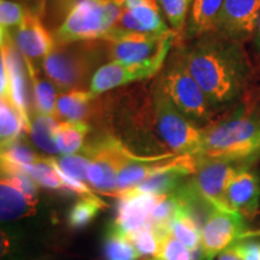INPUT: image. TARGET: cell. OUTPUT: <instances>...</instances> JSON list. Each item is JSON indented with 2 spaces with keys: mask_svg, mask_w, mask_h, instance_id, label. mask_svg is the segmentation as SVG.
<instances>
[{
  "mask_svg": "<svg viewBox=\"0 0 260 260\" xmlns=\"http://www.w3.org/2000/svg\"><path fill=\"white\" fill-rule=\"evenodd\" d=\"M174 30L157 34V32H140L123 30L112 27L102 40L107 46L110 59L123 63H141L154 58L162 48L172 45L176 38Z\"/></svg>",
  "mask_w": 260,
  "mask_h": 260,
  "instance_id": "obj_7",
  "label": "cell"
},
{
  "mask_svg": "<svg viewBox=\"0 0 260 260\" xmlns=\"http://www.w3.org/2000/svg\"><path fill=\"white\" fill-rule=\"evenodd\" d=\"M94 95L89 90L74 89L60 94L57 100V116L65 121L86 122L90 115Z\"/></svg>",
  "mask_w": 260,
  "mask_h": 260,
  "instance_id": "obj_19",
  "label": "cell"
},
{
  "mask_svg": "<svg viewBox=\"0 0 260 260\" xmlns=\"http://www.w3.org/2000/svg\"><path fill=\"white\" fill-rule=\"evenodd\" d=\"M122 6L116 0H75L54 32L57 45L102 40L118 21Z\"/></svg>",
  "mask_w": 260,
  "mask_h": 260,
  "instance_id": "obj_3",
  "label": "cell"
},
{
  "mask_svg": "<svg viewBox=\"0 0 260 260\" xmlns=\"http://www.w3.org/2000/svg\"><path fill=\"white\" fill-rule=\"evenodd\" d=\"M23 60L32 86V94H34V103L37 112L42 113V115L56 117L57 118L58 98L53 83L51 81L42 80L39 77L31 59L23 56Z\"/></svg>",
  "mask_w": 260,
  "mask_h": 260,
  "instance_id": "obj_20",
  "label": "cell"
},
{
  "mask_svg": "<svg viewBox=\"0 0 260 260\" xmlns=\"http://www.w3.org/2000/svg\"><path fill=\"white\" fill-rule=\"evenodd\" d=\"M0 93L2 98L10 99L11 98V79H10V73L8 67L4 61L2 60V68H0Z\"/></svg>",
  "mask_w": 260,
  "mask_h": 260,
  "instance_id": "obj_35",
  "label": "cell"
},
{
  "mask_svg": "<svg viewBox=\"0 0 260 260\" xmlns=\"http://www.w3.org/2000/svg\"><path fill=\"white\" fill-rule=\"evenodd\" d=\"M253 41H254V46L256 48V51L260 52V11H259L258 18H256L254 34H253Z\"/></svg>",
  "mask_w": 260,
  "mask_h": 260,
  "instance_id": "obj_37",
  "label": "cell"
},
{
  "mask_svg": "<svg viewBox=\"0 0 260 260\" xmlns=\"http://www.w3.org/2000/svg\"><path fill=\"white\" fill-rule=\"evenodd\" d=\"M56 159V158H54ZM58 167L70 177L80 181H88V169L90 165V159L79 154L61 155L56 159Z\"/></svg>",
  "mask_w": 260,
  "mask_h": 260,
  "instance_id": "obj_32",
  "label": "cell"
},
{
  "mask_svg": "<svg viewBox=\"0 0 260 260\" xmlns=\"http://www.w3.org/2000/svg\"><path fill=\"white\" fill-rule=\"evenodd\" d=\"M246 218L236 211L214 209L201 230V252L204 260H212L217 254L251 237H259L260 230L248 229Z\"/></svg>",
  "mask_w": 260,
  "mask_h": 260,
  "instance_id": "obj_8",
  "label": "cell"
},
{
  "mask_svg": "<svg viewBox=\"0 0 260 260\" xmlns=\"http://www.w3.org/2000/svg\"><path fill=\"white\" fill-rule=\"evenodd\" d=\"M58 124L59 122L57 121L56 117L42 115L39 112H37L31 122L30 135L32 142L42 152L50 155L60 153L56 136Z\"/></svg>",
  "mask_w": 260,
  "mask_h": 260,
  "instance_id": "obj_22",
  "label": "cell"
},
{
  "mask_svg": "<svg viewBox=\"0 0 260 260\" xmlns=\"http://www.w3.org/2000/svg\"><path fill=\"white\" fill-rule=\"evenodd\" d=\"M122 9L128 10L144 32L165 34L171 31L162 21L157 0H116Z\"/></svg>",
  "mask_w": 260,
  "mask_h": 260,
  "instance_id": "obj_18",
  "label": "cell"
},
{
  "mask_svg": "<svg viewBox=\"0 0 260 260\" xmlns=\"http://www.w3.org/2000/svg\"><path fill=\"white\" fill-rule=\"evenodd\" d=\"M37 198L29 197L23 191L17 189L6 178L2 177L0 183V214L3 222H11L35 212Z\"/></svg>",
  "mask_w": 260,
  "mask_h": 260,
  "instance_id": "obj_16",
  "label": "cell"
},
{
  "mask_svg": "<svg viewBox=\"0 0 260 260\" xmlns=\"http://www.w3.org/2000/svg\"><path fill=\"white\" fill-rule=\"evenodd\" d=\"M260 0H224L216 31L233 40L243 42L253 38Z\"/></svg>",
  "mask_w": 260,
  "mask_h": 260,
  "instance_id": "obj_12",
  "label": "cell"
},
{
  "mask_svg": "<svg viewBox=\"0 0 260 260\" xmlns=\"http://www.w3.org/2000/svg\"><path fill=\"white\" fill-rule=\"evenodd\" d=\"M218 260H243L241 252H240L239 248V243L220 253Z\"/></svg>",
  "mask_w": 260,
  "mask_h": 260,
  "instance_id": "obj_36",
  "label": "cell"
},
{
  "mask_svg": "<svg viewBox=\"0 0 260 260\" xmlns=\"http://www.w3.org/2000/svg\"><path fill=\"white\" fill-rule=\"evenodd\" d=\"M171 232L191 252L201 248V229L180 205L171 223Z\"/></svg>",
  "mask_w": 260,
  "mask_h": 260,
  "instance_id": "obj_24",
  "label": "cell"
},
{
  "mask_svg": "<svg viewBox=\"0 0 260 260\" xmlns=\"http://www.w3.org/2000/svg\"><path fill=\"white\" fill-rule=\"evenodd\" d=\"M226 199L233 210L247 219L259 213L260 177L251 167L243 168L232 178L226 188Z\"/></svg>",
  "mask_w": 260,
  "mask_h": 260,
  "instance_id": "obj_15",
  "label": "cell"
},
{
  "mask_svg": "<svg viewBox=\"0 0 260 260\" xmlns=\"http://www.w3.org/2000/svg\"><path fill=\"white\" fill-rule=\"evenodd\" d=\"M184 53L188 69L213 109L240 99L251 73L242 42L210 32L199 37Z\"/></svg>",
  "mask_w": 260,
  "mask_h": 260,
  "instance_id": "obj_1",
  "label": "cell"
},
{
  "mask_svg": "<svg viewBox=\"0 0 260 260\" xmlns=\"http://www.w3.org/2000/svg\"><path fill=\"white\" fill-rule=\"evenodd\" d=\"M27 11L23 6L11 0L0 2V32L2 38L12 37L15 30L19 28L25 17Z\"/></svg>",
  "mask_w": 260,
  "mask_h": 260,
  "instance_id": "obj_29",
  "label": "cell"
},
{
  "mask_svg": "<svg viewBox=\"0 0 260 260\" xmlns=\"http://www.w3.org/2000/svg\"><path fill=\"white\" fill-rule=\"evenodd\" d=\"M21 169L37 182L39 186L53 190L68 191L63 181L58 176L57 171L54 170V168L52 167V164L48 161L47 158H44L41 161L37 162V164L25 165V167H22Z\"/></svg>",
  "mask_w": 260,
  "mask_h": 260,
  "instance_id": "obj_25",
  "label": "cell"
},
{
  "mask_svg": "<svg viewBox=\"0 0 260 260\" xmlns=\"http://www.w3.org/2000/svg\"><path fill=\"white\" fill-rule=\"evenodd\" d=\"M152 104L159 136L176 155H194L203 140V128L172 103L160 77L152 86Z\"/></svg>",
  "mask_w": 260,
  "mask_h": 260,
  "instance_id": "obj_4",
  "label": "cell"
},
{
  "mask_svg": "<svg viewBox=\"0 0 260 260\" xmlns=\"http://www.w3.org/2000/svg\"><path fill=\"white\" fill-rule=\"evenodd\" d=\"M128 240L133 243V246L140 253V255H145L151 258V256L155 254V252L158 249L159 240L148 223L147 225L140 229L139 232L130 235Z\"/></svg>",
  "mask_w": 260,
  "mask_h": 260,
  "instance_id": "obj_33",
  "label": "cell"
},
{
  "mask_svg": "<svg viewBox=\"0 0 260 260\" xmlns=\"http://www.w3.org/2000/svg\"><path fill=\"white\" fill-rule=\"evenodd\" d=\"M243 260H260V239L251 237L239 243Z\"/></svg>",
  "mask_w": 260,
  "mask_h": 260,
  "instance_id": "obj_34",
  "label": "cell"
},
{
  "mask_svg": "<svg viewBox=\"0 0 260 260\" xmlns=\"http://www.w3.org/2000/svg\"><path fill=\"white\" fill-rule=\"evenodd\" d=\"M195 161L197 165H195L194 174L188 178L194 189L207 203L212 205L214 209L228 211V212L235 211L228 203V184L237 172L243 168H248V165L216 160V159L195 158Z\"/></svg>",
  "mask_w": 260,
  "mask_h": 260,
  "instance_id": "obj_10",
  "label": "cell"
},
{
  "mask_svg": "<svg viewBox=\"0 0 260 260\" xmlns=\"http://www.w3.org/2000/svg\"><path fill=\"white\" fill-rule=\"evenodd\" d=\"M146 260H194V254L170 232L159 240L155 254Z\"/></svg>",
  "mask_w": 260,
  "mask_h": 260,
  "instance_id": "obj_28",
  "label": "cell"
},
{
  "mask_svg": "<svg viewBox=\"0 0 260 260\" xmlns=\"http://www.w3.org/2000/svg\"><path fill=\"white\" fill-rule=\"evenodd\" d=\"M99 56L100 52L92 41L57 45L44 58L42 67L57 89L69 92L86 84Z\"/></svg>",
  "mask_w": 260,
  "mask_h": 260,
  "instance_id": "obj_5",
  "label": "cell"
},
{
  "mask_svg": "<svg viewBox=\"0 0 260 260\" xmlns=\"http://www.w3.org/2000/svg\"><path fill=\"white\" fill-rule=\"evenodd\" d=\"M52 2L57 3V4H59V5H64L65 3H68V2H69V0H52Z\"/></svg>",
  "mask_w": 260,
  "mask_h": 260,
  "instance_id": "obj_38",
  "label": "cell"
},
{
  "mask_svg": "<svg viewBox=\"0 0 260 260\" xmlns=\"http://www.w3.org/2000/svg\"><path fill=\"white\" fill-rule=\"evenodd\" d=\"M2 60L8 67L11 79V100L21 112L24 122L25 133H30L31 121L29 112V103L25 83V71L23 67V56L16 47L12 37L2 38Z\"/></svg>",
  "mask_w": 260,
  "mask_h": 260,
  "instance_id": "obj_14",
  "label": "cell"
},
{
  "mask_svg": "<svg viewBox=\"0 0 260 260\" xmlns=\"http://www.w3.org/2000/svg\"><path fill=\"white\" fill-rule=\"evenodd\" d=\"M223 5L224 0H193L188 16V34L201 37L216 31Z\"/></svg>",
  "mask_w": 260,
  "mask_h": 260,
  "instance_id": "obj_17",
  "label": "cell"
},
{
  "mask_svg": "<svg viewBox=\"0 0 260 260\" xmlns=\"http://www.w3.org/2000/svg\"><path fill=\"white\" fill-rule=\"evenodd\" d=\"M159 199L160 197L157 195L135 193L132 190L122 193L118 197L116 218L110 224L109 230L128 239L130 235L147 225Z\"/></svg>",
  "mask_w": 260,
  "mask_h": 260,
  "instance_id": "obj_11",
  "label": "cell"
},
{
  "mask_svg": "<svg viewBox=\"0 0 260 260\" xmlns=\"http://www.w3.org/2000/svg\"><path fill=\"white\" fill-rule=\"evenodd\" d=\"M193 157L252 167L260 158V115L237 111L204 126L200 147Z\"/></svg>",
  "mask_w": 260,
  "mask_h": 260,
  "instance_id": "obj_2",
  "label": "cell"
},
{
  "mask_svg": "<svg viewBox=\"0 0 260 260\" xmlns=\"http://www.w3.org/2000/svg\"><path fill=\"white\" fill-rule=\"evenodd\" d=\"M159 77L172 103L188 118L197 124L210 121L213 107L188 69L184 51L178 50L171 54Z\"/></svg>",
  "mask_w": 260,
  "mask_h": 260,
  "instance_id": "obj_6",
  "label": "cell"
},
{
  "mask_svg": "<svg viewBox=\"0 0 260 260\" xmlns=\"http://www.w3.org/2000/svg\"><path fill=\"white\" fill-rule=\"evenodd\" d=\"M100 209H103V207L95 201L89 199L79 200L70 210L69 217H68L70 226L76 228V229L86 226L87 224H89L95 218Z\"/></svg>",
  "mask_w": 260,
  "mask_h": 260,
  "instance_id": "obj_31",
  "label": "cell"
},
{
  "mask_svg": "<svg viewBox=\"0 0 260 260\" xmlns=\"http://www.w3.org/2000/svg\"><path fill=\"white\" fill-rule=\"evenodd\" d=\"M90 132V125L87 122L63 121L57 128V144L63 155L75 154L82 151L84 139Z\"/></svg>",
  "mask_w": 260,
  "mask_h": 260,
  "instance_id": "obj_23",
  "label": "cell"
},
{
  "mask_svg": "<svg viewBox=\"0 0 260 260\" xmlns=\"http://www.w3.org/2000/svg\"><path fill=\"white\" fill-rule=\"evenodd\" d=\"M104 252L107 260H138L140 253L124 236L107 230L104 243Z\"/></svg>",
  "mask_w": 260,
  "mask_h": 260,
  "instance_id": "obj_26",
  "label": "cell"
},
{
  "mask_svg": "<svg viewBox=\"0 0 260 260\" xmlns=\"http://www.w3.org/2000/svg\"><path fill=\"white\" fill-rule=\"evenodd\" d=\"M171 46L172 45H168L154 58L141 63H123L112 60L102 65L99 69L94 71L90 79L89 92L96 96L118 87L155 76L164 67Z\"/></svg>",
  "mask_w": 260,
  "mask_h": 260,
  "instance_id": "obj_9",
  "label": "cell"
},
{
  "mask_svg": "<svg viewBox=\"0 0 260 260\" xmlns=\"http://www.w3.org/2000/svg\"><path fill=\"white\" fill-rule=\"evenodd\" d=\"M24 122L21 112L10 99L2 98L0 100V140L2 149L11 146L23 134Z\"/></svg>",
  "mask_w": 260,
  "mask_h": 260,
  "instance_id": "obj_21",
  "label": "cell"
},
{
  "mask_svg": "<svg viewBox=\"0 0 260 260\" xmlns=\"http://www.w3.org/2000/svg\"><path fill=\"white\" fill-rule=\"evenodd\" d=\"M42 157L38 155L27 144L18 140L9 147L2 149V164L11 167L22 168L25 165L37 164L42 160Z\"/></svg>",
  "mask_w": 260,
  "mask_h": 260,
  "instance_id": "obj_30",
  "label": "cell"
},
{
  "mask_svg": "<svg viewBox=\"0 0 260 260\" xmlns=\"http://www.w3.org/2000/svg\"><path fill=\"white\" fill-rule=\"evenodd\" d=\"M158 5L170 23L176 35L184 30L188 11H190L193 0H157Z\"/></svg>",
  "mask_w": 260,
  "mask_h": 260,
  "instance_id": "obj_27",
  "label": "cell"
},
{
  "mask_svg": "<svg viewBox=\"0 0 260 260\" xmlns=\"http://www.w3.org/2000/svg\"><path fill=\"white\" fill-rule=\"evenodd\" d=\"M12 39L22 56L31 60L45 58L56 47L54 38L44 27L39 15L32 11H27L22 24L12 34Z\"/></svg>",
  "mask_w": 260,
  "mask_h": 260,
  "instance_id": "obj_13",
  "label": "cell"
}]
</instances>
